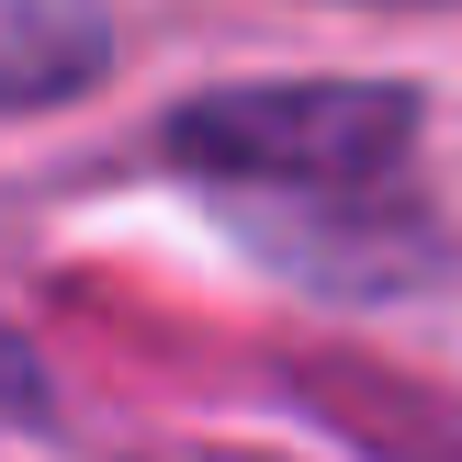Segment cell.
<instances>
[{
	"instance_id": "6da1fadb",
	"label": "cell",
	"mask_w": 462,
	"mask_h": 462,
	"mask_svg": "<svg viewBox=\"0 0 462 462\" xmlns=\"http://www.w3.org/2000/svg\"><path fill=\"white\" fill-rule=\"evenodd\" d=\"M418 113L395 90H248V102L180 113V158L215 180H282V192H350L395 170Z\"/></svg>"
}]
</instances>
